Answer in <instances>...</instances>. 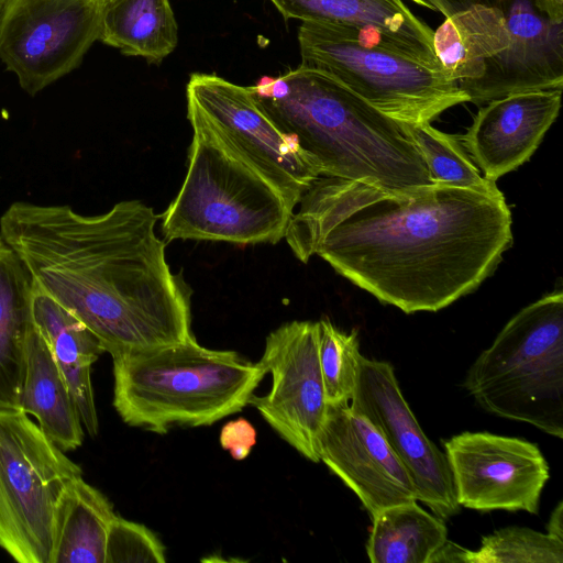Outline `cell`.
<instances>
[{"instance_id":"25","label":"cell","mask_w":563,"mask_h":563,"mask_svg":"<svg viewBox=\"0 0 563 563\" xmlns=\"http://www.w3.org/2000/svg\"><path fill=\"white\" fill-rule=\"evenodd\" d=\"M318 355L328 406L349 405L362 356L356 331L345 333L329 319L319 320Z\"/></svg>"},{"instance_id":"24","label":"cell","mask_w":563,"mask_h":563,"mask_svg":"<svg viewBox=\"0 0 563 563\" xmlns=\"http://www.w3.org/2000/svg\"><path fill=\"white\" fill-rule=\"evenodd\" d=\"M402 124L426 163L431 183L504 196L496 181L481 174L459 137L434 129L429 122Z\"/></svg>"},{"instance_id":"12","label":"cell","mask_w":563,"mask_h":563,"mask_svg":"<svg viewBox=\"0 0 563 563\" xmlns=\"http://www.w3.org/2000/svg\"><path fill=\"white\" fill-rule=\"evenodd\" d=\"M258 364L272 375L265 396H251L266 422L303 457L320 462L328 404L318 355V321H291L271 332Z\"/></svg>"},{"instance_id":"6","label":"cell","mask_w":563,"mask_h":563,"mask_svg":"<svg viewBox=\"0 0 563 563\" xmlns=\"http://www.w3.org/2000/svg\"><path fill=\"white\" fill-rule=\"evenodd\" d=\"M464 387L485 411L562 439V291L516 313L473 362Z\"/></svg>"},{"instance_id":"32","label":"cell","mask_w":563,"mask_h":563,"mask_svg":"<svg viewBox=\"0 0 563 563\" xmlns=\"http://www.w3.org/2000/svg\"><path fill=\"white\" fill-rule=\"evenodd\" d=\"M9 0H0V18Z\"/></svg>"},{"instance_id":"22","label":"cell","mask_w":563,"mask_h":563,"mask_svg":"<svg viewBox=\"0 0 563 563\" xmlns=\"http://www.w3.org/2000/svg\"><path fill=\"white\" fill-rule=\"evenodd\" d=\"M99 41L123 55L161 63L178 43L169 0H106Z\"/></svg>"},{"instance_id":"14","label":"cell","mask_w":563,"mask_h":563,"mask_svg":"<svg viewBox=\"0 0 563 563\" xmlns=\"http://www.w3.org/2000/svg\"><path fill=\"white\" fill-rule=\"evenodd\" d=\"M350 406L383 434L407 470L417 501H422L442 520L460 512L446 455L421 429L400 390L391 364L362 355Z\"/></svg>"},{"instance_id":"11","label":"cell","mask_w":563,"mask_h":563,"mask_svg":"<svg viewBox=\"0 0 563 563\" xmlns=\"http://www.w3.org/2000/svg\"><path fill=\"white\" fill-rule=\"evenodd\" d=\"M106 0H9L0 59L30 96L81 64L99 41Z\"/></svg>"},{"instance_id":"20","label":"cell","mask_w":563,"mask_h":563,"mask_svg":"<svg viewBox=\"0 0 563 563\" xmlns=\"http://www.w3.org/2000/svg\"><path fill=\"white\" fill-rule=\"evenodd\" d=\"M32 278L0 239V409L20 410L26 345L34 328Z\"/></svg>"},{"instance_id":"3","label":"cell","mask_w":563,"mask_h":563,"mask_svg":"<svg viewBox=\"0 0 563 563\" xmlns=\"http://www.w3.org/2000/svg\"><path fill=\"white\" fill-rule=\"evenodd\" d=\"M272 121L294 135L321 176L404 189L432 184L402 122L329 75L299 66L253 87Z\"/></svg>"},{"instance_id":"17","label":"cell","mask_w":563,"mask_h":563,"mask_svg":"<svg viewBox=\"0 0 563 563\" xmlns=\"http://www.w3.org/2000/svg\"><path fill=\"white\" fill-rule=\"evenodd\" d=\"M285 20L325 22L356 30L413 59L441 67L433 30L402 0H268Z\"/></svg>"},{"instance_id":"8","label":"cell","mask_w":563,"mask_h":563,"mask_svg":"<svg viewBox=\"0 0 563 563\" xmlns=\"http://www.w3.org/2000/svg\"><path fill=\"white\" fill-rule=\"evenodd\" d=\"M301 66L329 75L371 106L404 123H431L467 95L441 67L413 59L354 29L303 21Z\"/></svg>"},{"instance_id":"23","label":"cell","mask_w":563,"mask_h":563,"mask_svg":"<svg viewBox=\"0 0 563 563\" xmlns=\"http://www.w3.org/2000/svg\"><path fill=\"white\" fill-rule=\"evenodd\" d=\"M372 523L366 543L372 563H429L448 540L444 521L417 501L385 508Z\"/></svg>"},{"instance_id":"2","label":"cell","mask_w":563,"mask_h":563,"mask_svg":"<svg viewBox=\"0 0 563 563\" xmlns=\"http://www.w3.org/2000/svg\"><path fill=\"white\" fill-rule=\"evenodd\" d=\"M156 222L140 200L97 216L15 201L0 217V239L33 284L115 356L192 336L189 290L166 262Z\"/></svg>"},{"instance_id":"16","label":"cell","mask_w":563,"mask_h":563,"mask_svg":"<svg viewBox=\"0 0 563 563\" xmlns=\"http://www.w3.org/2000/svg\"><path fill=\"white\" fill-rule=\"evenodd\" d=\"M562 89L511 93L482 107L459 140L484 177H499L527 162L555 121Z\"/></svg>"},{"instance_id":"1","label":"cell","mask_w":563,"mask_h":563,"mask_svg":"<svg viewBox=\"0 0 563 563\" xmlns=\"http://www.w3.org/2000/svg\"><path fill=\"white\" fill-rule=\"evenodd\" d=\"M296 208L285 239L299 261L319 255L406 313L472 292L512 243L504 196L443 184L390 189L320 176Z\"/></svg>"},{"instance_id":"10","label":"cell","mask_w":563,"mask_h":563,"mask_svg":"<svg viewBox=\"0 0 563 563\" xmlns=\"http://www.w3.org/2000/svg\"><path fill=\"white\" fill-rule=\"evenodd\" d=\"M187 117L255 170L295 210L321 176L317 162L297 139L283 132L262 108L253 87L213 74H191L186 87Z\"/></svg>"},{"instance_id":"26","label":"cell","mask_w":563,"mask_h":563,"mask_svg":"<svg viewBox=\"0 0 563 563\" xmlns=\"http://www.w3.org/2000/svg\"><path fill=\"white\" fill-rule=\"evenodd\" d=\"M464 563H563V540L526 527H506L466 551Z\"/></svg>"},{"instance_id":"4","label":"cell","mask_w":563,"mask_h":563,"mask_svg":"<svg viewBox=\"0 0 563 563\" xmlns=\"http://www.w3.org/2000/svg\"><path fill=\"white\" fill-rule=\"evenodd\" d=\"M431 9L445 15L433 31L437 58L470 102L563 88V22L536 0L434 1Z\"/></svg>"},{"instance_id":"9","label":"cell","mask_w":563,"mask_h":563,"mask_svg":"<svg viewBox=\"0 0 563 563\" xmlns=\"http://www.w3.org/2000/svg\"><path fill=\"white\" fill-rule=\"evenodd\" d=\"M81 468L21 410L0 409V547L19 563H51L55 515Z\"/></svg>"},{"instance_id":"19","label":"cell","mask_w":563,"mask_h":563,"mask_svg":"<svg viewBox=\"0 0 563 563\" xmlns=\"http://www.w3.org/2000/svg\"><path fill=\"white\" fill-rule=\"evenodd\" d=\"M20 410L36 418L46 437L63 451L82 444V423L67 384L35 325L26 345Z\"/></svg>"},{"instance_id":"29","label":"cell","mask_w":563,"mask_h":563,"mask_svg":"<svg viewBox=\"0 0 563 563\" xmlns=\"http://www.w3.org/2000/svg\"><path fill=\"white\" fill-rule=\"evenodd\" d=\"M467 549L446 540L445 543L432 555L429 563L463 562Z\"/></svg>"},{"instance_id":"21","label":"cell","mask_w":563,"mask_h":563,"mask_svg":"<svg viewBox=\"0 0 563 563\" xmlns=\"http://www.w3.org/2000/svg\"><path fill=\"white\" fill-rule=\"evenodd\" d=\"M117 517L112 505L82 476L63 492L55 515L51 563H106V543Z\"/></svg>"},{"instance_id":"28","label":"cell","mask_w":563,"mask_h":563,"mask_svg":"<svg viewBox=\"0 0 563 563\" xmlns=\"http://www.w3.org/2000/svg\"><path fill=\"white\" fill-rule=\"evenodd\" d=\"M256 442L254 427L244 418L230 421L220 433L221 446L229 451L233 459L244 460Z\"/></svg>"},{"instance_id":"27","label":"cell","mask_w":563,"mask_h":563,"mask_svg":"<svg viewBox=\"0 0 563 563\" xmlns=\"http://www.w3.org/2000/svg\"><path fill=\"white\" fill-rule=\"evenodd\" d=\"M164 547L144 526L115 517L106 543V563H164Z\"/></svg>"},{"instance_id":"7","label":"cell","mask_w":563,"mask_h":563,"mask_svg":"<svg viewBox=\"0 0 563 563\" xmlns=\"http://www.w3.org/2000/svg\"><path fill=\"white\" fill-rule=\"evenodd\" d=\"M194 134L184 183L162 214L167 241L278 243L294 209L268 181L224 147L206 128Z\"/></svg>"},{"instance_id":"18","label":"cell","mask_w":563,"mask_h":563,"mask_svg":"<svg viewBox=\"0 0 563 563\" xmlns=\"http://www.w3.org/2000/svg\"><path fill=\"white\" fill-rule=\"evenodd\" d=\"M32 317L67 384L82 427L95 437L99 423L90 368L104 352L100 342L78 318L34 284Z\"/></svg>"},{"instance_id":"5","label":"cell","mask_w":563,"mask_h":563,"mask_svg":"<svg viewBox=\"0 0 563 563\" xmlns=\"http://www.w3.org/2000/svg\"><path fill=\"white\" fill-rule=\"evenodd\" d=\"M113 406L133 427L165 433L209 426L246 405L266 372L236 352L201 346L194 336L112 356Z\"/></svg>"},{"instance_id":"33","label":"cell","mask_w":563,"mask_h":563,"mask_svg":"<svg viewBox=\"0 0 563 563\" xmlns=\"http://www.w3.org/2000/svg\"><path fill=\"white\" fill-rule=\"evenodd\" d=\"M411 1H413L415 3H417L419 5L427 7V3L423 0H411Z\"/></svg>"},{"instance_id":"13","label":"cell","mask_w":563,"mask_h":563,"mask_svg":"<svg viewBox=\"0 0 563 563\" xmlns=\"http://www.w3.org/2000/svg\"><path fill=\"white\" fill-rule=\"evenodd\" d=\"M443 448L460 506L539 514L549 464L537 444L466 431L445 440Z\"/></svg>"},{"instance_id":"15","label":"cell","mask_w":563,"mask_h":563,"mask_svg":"<svg viewBox=\"0 0 563 563\" xmlns=\"http://www.w3.org/2000/svg\"><path fill=\"white\" fill-rule=\"evenodd\" d=\"M319 457L361 500L371 518L417 501L412 481L379 430L350 404L328 406Z\"/></svg>"},{"instance_id":"30","label":"cell","mask_w":563,"mask_h":563,"mask_svg":"<svg viewBox=\"0 0 563 563\" xmlns=\"http://www.w3.org/2000/svg\"><path fill=\"white\" fill-rule=\"evenodd\" d=\"M547 533L563 540V503L559 501L547 523Z\"/></svg>"},{"instance_id":"31","label":"cell","mask_w":563,"mask_h":563,"mask_svg":"<svg viewBox=\"0 0 563 563\" xmlns=\"http://www.w3.org/2000/svg\"><path fill=\"white\" fill-rule=\"evenodd\" d=\"M536 3L551 20L563 22V0H536Z\"/></svg>"}]
</instances>
